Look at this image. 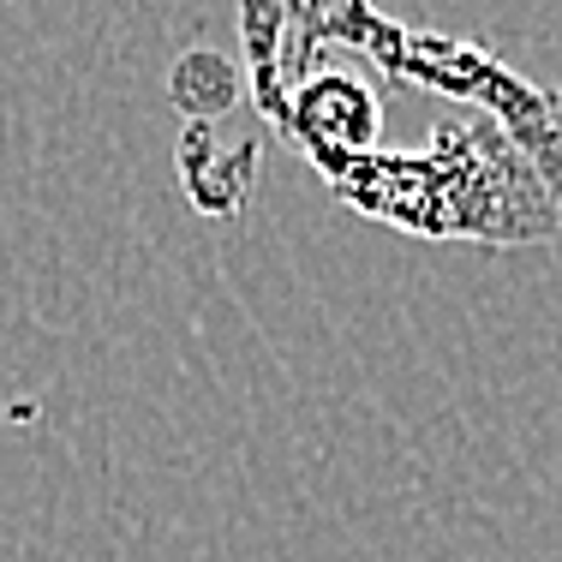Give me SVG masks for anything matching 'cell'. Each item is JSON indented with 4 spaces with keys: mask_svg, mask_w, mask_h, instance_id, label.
I'll return each instance as SVG.
<instances>
[{
    "mask_svg": "<svg viewBox=\"0 0 562 562\" xmlns=\"http://www.w3.org/2000/svg\"><path fill=\"white\" fill-rule=\"evenodd\" d=\"M180 180L198 210L227 216V210L246 204L251 180H258V150L251 144H222L210 126H192L180 138Z\"/></svg>",
    "mask_w": 562,
    "mask_h": 562,
    "instance_id": "cell-1",
    "label": "cell"
},
{
    "mask_svg": "<svg viewBox=\"0 0 562 562\" xmlns=\"http://www.w3.org/2000/svg\"><path fill=\"white\" fill-rule=\"evenodd\" d=\"M168 90H173V102H180V114L192 120V126H210L216 114L234 109L239 72H234L222 55L198 48V55H180V66H173V78H168Z\"/></svg>",
    "mask_w": 562,
    "mask_h": 562,
    "instance_id": "cell-2",
    "label": "cell"
}]
</instances>
